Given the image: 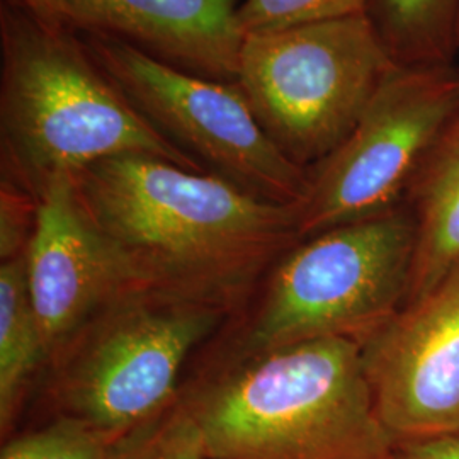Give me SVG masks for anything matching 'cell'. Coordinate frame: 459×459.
<instances>
[{"label":"cell","instance_id":"5bb4252c","mask_svg":"<svg viewBox=\"0 0 459 459\" xmlns=\"http://www.w3.org/2000/svg\"><path fill=\"white\" fill-rule=\"evenodd\" d=\"M366 16L396 65H456L459 0H369Z\"/></svg>","mask_w":459,"mask_h":459},{"label":"cell","instance_id":"2e32d148","mask_svg":"<svg viewBox=\"0 0 459 459\" xmlns=\"http://www.w3.org/2000/svg\"><path fill=\"white\" fill-rule=\"evenodd\" d=\"M116 441L79 419L55 415L47 426L5 441L0 459H106Z\"/></svg>","mask_w":459,"mask_h":459},{"label":"cell","instance_id":"277c9868","mask_svg":"<svg viewBox=\"0 0 459 459\" xmlns=\"http://www.w3.org/2000/svg\"><path fill=\"white\" fill-rule=\"evenodd\" d=\"M415 246L407 204L299 240L269 271L220 362L330 337L361 344L407 305Z\"/></svg>","mask_w":459,"mask_h":459},{"label":"cell","instance_id":"ffe728a7","mask_svg":"<svg viewBox=\"0 0 459 459\" xmlns=\"http://www.w3.org/2000/svg\"><path fill=\"white\" fill-rule=\"evenodd\" d=\"M51 31H79L68 0H13Z\"/></svg>","mask_w":459,"mask_h":459},{"label":"cell","instance_id":"8992f818","mask_svg":"<svg viewBox=\"0 0 459 459\" xmlns=\"http://www.w3.org/2000/svg\"><path fill=\"white\" fill-rule=\"evenodd\" d=\"M396 65L366 14L244 36L237 85L273 143L310 172Z\"/></svg>","mask_w":459,"mask_h":459},{"label":"cell","instance_id":"9c48e42d","mask_svg":"<svg viewBox=\"0 0 459 459\" xmlns=\"http://www.w3.org/2000/svg\"><path fill=\"white\" fill-rule=\"evenodd\" d=\"M361 354L394 443L459 434V263L361 342Z\"/></svg>","mask_w":459,"mask_h":459},{"label":"cell","instance_id":"d6986e66","mask_svg":"<svg viewBox=\"0 0 459 459\" xmlns=\"http://www.w3.org/2000/svg\"><path fill=\"white\" fill-rule=\"evenodd\" d=\"M390 459H459V434L398 441Z\"/></svg>","mask_w":459,"mask_h":459},{"label":"cell","instance_id":"52a82bcc","mask_svg":"<svg viewBox=\"0 0 459 459\" xmlns=\"http://www.w3.org/2000/svg\"><path fill=\"white\" fill-rule=\"evenodd\" d=\"M79 33L150 125L206 172L271 203L299 206L305 201L310 172L273 143L237 82L167 65L111 34Z\"/></svg>","mask_w":459,"mask_h":459},{"label":"cell","instance_id":"9a60e30c","mask_svg":"<svg viewBox=\"0 0 459 459\" xmlns=\"http://www.w3.org/2000/svg\"><path fill=\"white\" fill-rule=\"evenodd\" d=\"M106 459H204L201 432L181 396L159 417L119 437Z\"/></svg>","mask_w":459,"mask_h":459},{"label":"cell","instance_id":"4fadbf2b","mask_svg":"<svg viewBox=\"0 0 459 459\" xmlns=\"http://www.w3.org/2000/svg\"><path fill=\"white\" fill-rule=\"evenodd\" d=\"M49 356L28 286L26 255L0 264V432L5 439Z\"/></svg>","mask_w":459,"mask_h":459},{"label":"cell","instance_id":"8fae6325","mask_svg":"<svg viewBox=\"0 0 459 459\" xmlns=\"http://www.w3.org/2000/svg\"><path fill=\"white\" fill-rule=\"evenodd\" d=\"M79 31L111 34L167 65L235 82L242 0H68Z\"/></svg>","mask_w":459,"mask_h":459},{"label":"cell","instance_id":"7c38bea8","mask_svg":"<svg viewBox=\"0 0 459 459\" xmlns=\"http://www.w3.org/2000/svg\"><path fill=\"white\" fill-rule=\"evenodd\" d=\"M417 246L409 301L429 295L459 263V115L417 170L405 197Z\"/></svg>","mask_w":459,"mask_h":459},{"label":"cell","instance_id":"ac0fdd59","mask_svg":"<svg viewBox=\"0 0 459 459\" xmlns=\"http://www.w3.org/2000/svg\"><path fill=\"white\" fill-rule=\"evenodd\" d=\"M36 199L14 182L2 179L0 186V259L9 261L28 248L34 221Z\"/></svg>","mask_w":459,"mask_h":459},{"label":"cell","instance_id":"6da1fadb","mask_svg":"<svg viewBox=\"0 0 459 459\" xmlns=\"http://www.w3.org/2000/svg\"><path fill=\"white\" fill-rule=\"evenodd\" d=\"M74 182L85 212L147 286L230 312L299 242V206L159 157L106 159Z\"/></svg>","mask_w":459,"mask_h":459},{"label":"cell","instance_id":"3957f363","mask_svg":"<svg viewBox=\"0 0 459 459\" xmlns=\"http://www.w3.org/2000/svg\"><path fill=\"white\" fill-rule=\"evenodd\" d=\"M77 33L51 31L2 0V179L38 199L56 178L130 153L206 172L150 125Z\"/></svg>","mask_w":459,"mask_h":459},{"label":"cell","instance_id":"30bf717a","mask_svg":"<svg viewBox=\"0 0 459 459\" xmlns=\"http://www.w3.org/2000/svg\"><path fill=\"white\" fill-rule=\"evenodd\" d=\"M36 203L24 255L51 364L100 310L147 284L85 212L74 176L53 179Z\"/></svg>","mask_w":459,"mask_h":459},{"label":"cell","instance_id":"7a4b0ae2","mask_svg":"<svg viewBox=\"0 0 459 459\" xmlns=\"http://www.w3.org/2000/svg\"><path fill=\"white\" fill-rule=\"evenodd\" d=\"M204 459H390L361 344L330 337L220 362L182 390Z\"/></svg>","mask_w":459,"mask_h":459},{"label":"cell","instance_id":"5b68a950","mask_svg":"<svg viewBox=\"0 0 459 459\" xmlns=\"http://www.w3.org/2000/svg\"><path fill=\"white\" fill-rule=\"evenodd\" d=\"M231 313L147 286L119 296L49 364L51 409L130 434L178 402L184 364Z\"/></svg>","mask_w":459,"mask_h":459},{"label":"cell","instance_id":"44dd1931","mask_svg":"<svg viewBox=\"0 0 459 459\" xmlns=\"http://www.w3.org/2000/svg\"><path fill=\"white\" fill-rule=\"evenodd\" d=\"M456 56H459V24H458V34H456ZM459 68V65H458Z\"/></svg>","mask_w":459,"mask_h":459},{"label":"cell","instance_id":"e0dca14e","mask_svg":"<svg viewBox=\"0 0 459 459\" xmlns=\"http://www.w3.org/2000/svg\"><path fill=\"white\" fill-rule=\"evenodd\" d=\"M369 0H242L238 24L244 36L288 30L366 14Z\"/></svg>","mask_w":459,"mask_h":459},{"label":"cell","instance_id":"ba28073f","mask_svg":"<svg viewBox=\"0 0 459 459\" xmlns=\"http://www.w3.org/2000/svg\"><path fill=\"white\" fill-rule=\"evenodd\" d=\"M458 115V65H394L344 142L310 169L299 240L405 204L427 153Z\"/></svg>","mask_w":459,"mask_h":459}]
</instances>
